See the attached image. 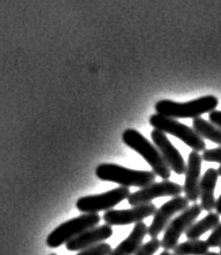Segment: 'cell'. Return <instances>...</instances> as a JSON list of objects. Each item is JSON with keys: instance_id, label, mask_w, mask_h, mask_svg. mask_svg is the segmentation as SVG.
Returning a JSON list of instances; mask_svg holds the SVG:
<instances>
[{"instance_id": "cell-1", "label": "cell", "mask_w": 221, "mask_h": 255, "mask_svg": "<svg viewBox=\"0 0 221 255\" xmlns=\"http://www.w3.org/2000/svg\"><path fill=\"white\" fill-rule=\"evenodd\" d=\"M219 105L216 96H204L193 101L178 103L170 99H162L155 104L157 115L168 117L171 119L199 118L200 116L214 111Z\"/></svg>"}, {"instance_id": "cell-2", "label": "cell", "mask_w": 221, "mask_h": 255, "mask_svg": "<svg viewBox=\"0 0 221 255\" xmlns=\"http://www.w3.org/2000/svg\"><path fill=\"white\" fill-rule=\"evenodd\" d=\"M96 175L99 180L113 182L120 187L144 188L154 183L156 175L148 170H134L114 163H102L96 168Z\"/></svg>"}, {"instance_id": "cell-3", "label": "cell", "mask_w": 221, "mask_h": 255, "mask_svg": "<svg viewBox=\"0 0 221 255\" xmlns=\"http://www.w3.org/2000/svg\"><path fill=\"white\" fill-rule=\"evenodd\" d=\"M122 141L126 146L132 148L137 154L142 156L148 164L153 169V173L156 176L163 178V181H167L170 178L171 170L165 163V161L162 157V155L155 144L148 141L147 137H144L139 130L128 128L122 133Z\"/></svg>"}, {"instance_id": "cell-4", "label": "cell", "mask_w": 221, "mask_h": 255, "mask_svg": "<svg viewBox=\"0 0 221 255\" xmlns=\"http://www.w3.org/2000/svg\"><path fill=\"white\" fill-rule=\"evenodd\" d=\"M100 220H102V217L98 213H82V216L76 217V218L58 225L47 237L46 244L50 248L60 247L85 231L96 227L100 223Z\"/></svg>"}, {"instance_id": "cell-5", "label": "cell", "mask_w": 221, "mask_h": 255, "mask_svg": "<svg viewBox=\"0 0 221 255\" xmlns=\"http://www.w3.org/2000/svg\"><path fill=\"white\" fill-rule=\"evenodd\" d=\"M149 124L154 127V129L161 130L165 134H170L183 141L186 146H189L193 151H204L206 150V143L204 139H202L195 129L191 127L179 123L178 120L168 118V117L161 115H153L149 118Z\"/></svg>"}, {"instance_id": "cell-6", "label": "cell", "mask_w": 221, "mask_h": 255, "mask_svg": "<svg viewBox=\"0 0 221 255\" xmlns=\"http://www.w3.org/2000/svg\"><path fill=\"white\" fill-rule=\"evenodd\" d=\"M129 188L119 187L99 195L85 196L76 202V208L82 213H98L100 211H109L119 203L129 197Z\"/></svg>"}, {"instance_id": "cell-7", "label": "cell", "mask_w": 221, "mask_h": 255, "mask_svg": "<svg viewBox=\"0 0 221 255\" xmlns=\"http://www.w3.org/2000/svg\"><path fill=\"white\" fill-rule=\"evenodd\" d=\"M203 209L200 204H195L189 206L188 209L179 213L175 219H172L169 225L165 227L163 238L161 240V247L164 248V251H171L178 245L179 238L183 233H185L190 226L196 222L202 213Z\"/></svg>"}, {"instance_id": "cell-8", "label": "cell", "mask_w": 221, "mask_h": 255, "mask_svg": "<svg viewBox=\"0 0 221 255\" xmlns=\"http://www.w3.org/2000/svg\"><path fill=\"white\" fill-rule=\"evenodd\" d=\"M182 192L183 187L181 184L175 183V182L169 180L154 182L148 187H144L130 194L127 201H128L130 206H137L148 204V203H151V201L160 197H177V196H181Z\"/></svg>"}, {"instance_id": "cell-9", "label": "cell", "mask_w": 221, "mask_h": 255, "mask_svg": "<svg viewBox=\"0 0 221 255\" xmlns=\"http://www.w3.org/2000/svg\"><path fill=\"white\" fill-rule=\"evenodd\" d=\"M157 208L153 203L133 206L127 210H109L104 213L103 219L105 224L110 226H125L129 224H136L143 222V219L154 216Z\"/></svg>"}, {"instance_id": "cell-10", "label": "cell", "mask_w": 221, "mask_h": 255, "mask_svg": "<svg viewBox=\"0 0 221 255\" xmlns=\"http://www.w3.org/2000/svg\"><path fill=\"white\" fill-rule=\"evenodd\" d=\"M189 208V201L185 197L177 196L172 197L170 201L164 203L161 208H158L154 213L153 222L148 227V236L157 238L158 234L163 232L165 227L172 220L176 213H181Z\"/></svg>"}, {"instance_id": "cell-11", "label": "cell", "mask_w": 221, "mask_h": 255, "mask_svg": "<svg viewBox=\"0 0 221 255\" xmlns=\"http://www.w3.org/2000/svg\"><path fill=\"white\" fill-rule=\"evenodd\" d=\"M151 139L155 147L160 151L162 157L170 168V170L174 171L177 175L185 174L186 170V163L184 158L179 153L177 148L171 143V141L167 137V134L161 132V130L154 129L151 132Z\"/></svg>"}, {"instance_id": "cell-12", "label": "cell", "mask_w": 221, "mask_h": 255, "mask_svg": "<svg viewBox=\"0 0 221 255\" xmlns=\"http://www.w3.org/2000/svg\"><path fill=\"white\" fill-rule=\"evenodd\" d=\"M202 155L197 151H191L189 155L188 163L185 170V182L183 187V192L189 202L196 203L199 198V184L200 173H202Z\"/></svg>"}, {"instance_id": "cell-13", "label": "cell", "mask_w": 221, "mask_h": 255, "mask_svg": "<svg viewBox=\"0 0 221 255\" xmlns=\"http://www.w3.org/2000/svg\"><path fill=\"white\" fill-rule=\"evenodd\" d=\"M113 234V229L112 226L107 225H100L92 227L82 234H79L74 239L68 241L65 244V247H67L68 251L70 252H79L85 250V248L92 247L97 244L104 243V241L109 239V238L112 237Z\"/></svg>"}, {"instance_id": "cell-14", "label": "cell", "mask_w": 221, "mask_h": 255, "mask_svg": "<svg viewBox=\"0 0 221 255\" xmlns=\"http://www.w3.org/2000/svg\"><path fill=\"white\" fill-rule=\"evenodd\" d=\"M218 170L214 168L207 169L204 176L200 178L199 184V198L200 206L207 212H212L216 206V197H214V190H216L218 183Z\"/></svg>"}, {"instance_id": "cell-15", "label": "cell", "mask_w": 221, "mask_h": 255, "mask_svg": "<svg viewBox=\"0 0 221 255\" xmlns=\"http://www.w3.org/2000/svg\"><path fill=\"white\" fill-rule=\"evenodd\" d=\"M148 234V226L143 222L136 223L132 232L125 240L121 241L118 246L109 255H134L136 251L142 246L143 240Z\"/></svg>"}, {"instance_id": "cell-16", "label": "cell", "mask_w": 221, "mask_h": 255, "mask_svg": "<svg viewBox=\"0 0 221 255\" xmlns=\"http://www.w3.org/2000/svg\"><path fill=\"white\" fill-rule=\"evenodd\" d=\"M220 224V216L216 212H209V215L200 219L199 222H195L185 232V237L188 240L199 239L203 234L209 231H213Z\"/></svg>"}, {"instance_id": "cell-17", "label": "cell", "mask_w": 221, "mask_h": 255, "mask_svg": "<svg viewBox=\"0 0 221 255\" xmlns=\"http://www.w3.org/2000/svg\"><path fill=\"white\" fill-rule=\"evenodd\" d=\"M192 128L195 132L202 137V139H207L212 142L219 144L221 147V128L213 125L212 123L206 122L203 118H196L192 122Z\"/></svg>"}, {"instance_id": "cell-18", "label": "cell", "mask_w": 221, "mask_h": 255, "mask_svg": "<svg viewBox=\"0 0 221 255\" xmlns=\"http://www.w3.org/2000/svg\"><path fill=\"white\" fill-rule=\"evenodd\" d=\"M209 250L210 247L206 241L195 239L178 244L172 250V253L175 255H206L210 252Z\"/></svg>"}, {"instance_id": "cell-19", "label": "cell", "mask_w": 221, "mask_h": 255, "mask_svg": "<svg viewBox=\"0 0 221 255\" xmlns=\"http://www.w3.org/2000/svg\"><path fill=\"white\" fill-rule=\"evenodd\" d=\"M110 252H112V247H110V244L100 243L92 247L79 251L76 255H109Z\"/></svg>"}, {"instance_id": "cell-20", "label": "cell", "mask_w": 221, "mask_h": 255, "mask_svg": "<svg viewBox=\"0 0 221 255\" xmlns=\"http://www.w3.org/2000/svg\"><path fill=\"white\" fill-rule=\"evenodd\" d=\"M161 247V240L158 238H151L146 244H142L134 255H154Z\"/></svg>"}, {"instance_id": "cell-21", "label": "cell", "mask_w": 221, "mask_h": 255, "mask_svg": "<svg viewBox=\"0 0 221 255\" xmlns=\"http://www.w3.org/2000/svg\"><path fill=\"white\" fill-rule=\"evenodd\" d=\"M202 157L204 161L213 162V163H220L221 165V147L204 150Z\"/></svg>"}, {"instance_id": "cell-22", "label": "cell", "mask_w": 221, "mask_h": 255, "mask_svg": "<svg viewBox=\"0 0 221 255\" xmlns=\"http://www.w3.org/2000/svg\"><path fill=\"white\" fill-rule=\"evenodd\" d=\"M206 243L209 245V247H221V223L212 231V233L207 238Z\"/></svg>"}, {"instance_id": "cell-23", "label": "cell", "mask_w": 221, "mask_h": 255, "mask_svg": "<svg viewBox=\"0 0 221 255\" xmlns=\"http://www.w3.org/2000/svg\"><path fill=\"white\" fill-rule=\"evenodd\" d=\"M210 123H212L213 125H216L217 127H219L221 128V111H217V110H214V111L210 112Z\"/></svg>"}, {"instance_id": "cell-24", "label": "cell", "mask_w": 221, "mask_h": 255, "mask_svg": "<svg viewBox=\"0 0 221 255\" xmlns=\"http://www.w3.org/2000/svg\"><path fill=\"white\" fill-rule=\"evenodd\" d=\"M214 209H216L218 215L221 216V195L219 196V198L216 199V206H214Z\"/></svg>"}, {"instance_id": "cell-25", "label": "cell", "mask_w": 221, "mask_h": 255, "mask_svg": "<svg viewBox=\"0 0 221 255\" xmlns=\"http://www.w3.org/2000/svg\"><path fill=\"white\" fill-rule=\"evenodd\" d=\"M160 255H175V254L174 253H170V252H169V251H163Z\"/></svg>"}, {"instance_id": "cell-26", "label": "cell", "mask_w": 221, "mask_h": 255, "mask_svg": "<svg viewBox=\"0 0 221 255\" xmlns=\"http://www.w3.org/2000/svg\"><path fill=\"white\" fill-rule=\"evenodd\" d=\"M206 255H220L219 253H216V252H209Z\"/></svg>"}, {"instance_id": "cell-27", "label": "cell", "mask_w": 221, "mask_h": 255, "mask_svg": "<svg viewBox=\"0 0 221 255\" xmlns=\"http://www.w3.org/2000/svg\"><path fill=\"white\" fill-rule=\"evenodd\" d=\"M217 170H218V174H219V176H221V165L217 169Z\"/></svg>"}, {"instance_id": "cell-28", "label": "cell", "mask_w": 221, "mask_h": 255, "mask_svg": "<svg viewBox=\"0 0 221 255\" xmlns=\"http://www.w3.org/2000/svg\"><path fill=\"white\" fill-rule=\"evenodd\" d=\"M219 254L221 255V247H220V252H219Z\"/></svg>"}, {"instance_id": "cell-29", "label": "cell", "mask_w": 221, "mask_h": 255, "mask_svg": "<svg viewBox=\"0 0 221 255\" xmlns=\"http://www.w3.org/2000/svg\"><path fill=\"white\" fill-rule=\"evenodd\" d=\"M49 255H56V254H49Z\"/></svg>"}]
</instances>
